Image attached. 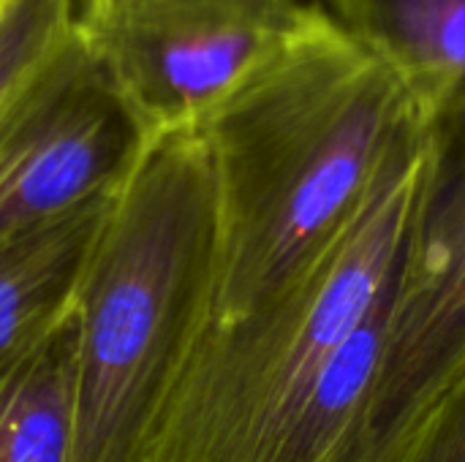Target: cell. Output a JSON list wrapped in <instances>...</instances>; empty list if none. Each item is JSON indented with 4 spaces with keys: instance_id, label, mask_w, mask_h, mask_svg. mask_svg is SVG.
Wrapping results in <instances>:
<instances>
[{
    "instance_id": "6da1fadb",
    "label": "cell",
    "mask_w": 465,
    "mask_h": 462,
    "mask_svg": "<svg viewBox=\"0 0 465 462\" xmlns=\"http://www.w3.org/2000/svg\"><path fill=\"white\" fill-rule=\"evenodd\" d=\"M218 193L210 321L270 302L430 131L403 82L316 5L202 125Z\"/></svg>"
},
{
    "instance_id": "7a4b0ae2",
    "label": "cell",
    "mask_w": 465,
    "mask_h": 462,
    "mask_svg": "<svg viewBox=\"0 0 465 462\" xmlns=\"http://www.w3.org/2000/svg\"><path fill=\"white\" fill-rule=\"evenodd\" d=\"M218 193L202 128L158 133L120 185L76 291L71 462H150L213 313Z\"/></svg>"
},
{
    "instance_id": "3957f363",
    "label": "cell",
    "mask_w": 465,
    "mask_h": 462,
    "mask_svg": "<svg viewBox=\"0 0 465 462\" xmlns=\"http://www.w3.org/2000/svg\"><path fill=\"white\" fill-rule=\"evenodd\" d=\"M428 136L384 166L346 226L270 302L234 321H207L150 462H286L341 351L398 283Z\"/></svg>"
},
{
    "instance_id": "277c9868",
    "label": "cell",
    "mask_w": 465,
    "mask_h": 462,
    "mask_svg": "<svg viewBox=\"0 0 465 462\" xmlns=\"http://www.w3.org/2000/svg\"><path fill=\"white\" fill-rule=\"evenodd\" d=\"M308 11L302 0H79L74 27L158 136L199 128Z\"/></svg>"
},
{
    "instance_id": "5b68a950",
    "label": "cell",
    "mask_w": 465,
    "mask_h": 462,
    "mask_svg": "<svg viewBox=\"0 0 465 462\" xmlns=\"http://www.w3.org/2000/svg\"><path fill=\"white\" fill-rule=\"evenodd\" d=\"M465 365V98L430 123L428 169L354 462H395Z\"/></svg>"
},
{
    "instance_id": "8992f818",
    "label": "cell",
    "mask_w": 465,
    "mask_h": 462,
    "mask_svg": "<svg viewBox=\"0 0 465 462\" xmlns=\"http://www.w3.org/2000/svg\"><path fill=\"white\" fill-rule=\"evenodd\" d=\"M153 139L74 27L0 112V237L117 193Z\"/></svg>"
},
{
    "instance_id": "52a82bcc",
    "label": "cell",
    "mask_w": 465,
    "mask_h": 462,
    "mask_svg": "<svg viewBox=\"0 0 465 462\" xmlns=\"http://www.w3.org/2000/svg\"><path fill=\"white\" fill-rule=\"evenodd\" d=\"M381 60L433 123L465 98V0H311Z\"/></svg>"
},
{
    "instance_id": "ba28073f",
    "label": "cell",
    "mask_w": 465,
    "mask_h": 462,
    "mask_svg": "<svg viewBox=\"0 0 465 462\" xmlns=\"http://www.w3.org/2000/svg\"><path fill=\"white\" fill-rule=\"evenodd\" d=\"M114 196L0 237V362L25 351L74 308Z\"/></svg>"
},
{
    "instance_id": "9c48e42d",
    "label": "cell",
    "mask_w": 465,
    "mask_h": 462,
    "mask_svg": "<svg viewBox=\"0 0 465 462\" xmlns=\"http://www.w3.org/2000/svg\"><path fill=\"white\" fill-rule=\"evenodd\" d=\"M76 310L0 362V462H71L76 436Z\"/></svg>"
},
{
    "instance_id": "30bf717a",
    "label": "cell",
    "mask_w": 465,
    "mask_h": 462,
    "mask_svg": "<svg viewBox=\"0 0 465 462\" xmlns=\"http://www.w3.org/2000/svg\"><path fill=\"white\" fill-rule=\"evenodd\" d=\"M79 0H11L0 14V112L71 35Z\"/></svg>"
},
{
    "instance_id": "8fae6325",
    "label": "cell",
    "mask_w": 465,
    "mask_h": 462,
    "mask_svg": "<svg viewBox=\"0 0 465 462\" xmlns=\"http://www.w3.org/2000/svg\"><path fill=\"white\" fill-rule=\"evenodd\" d=\"M395 462H465V365L425 411Z\"/></svg>"
},
{
    "instance_id": "7c38bea8",
    "label": "cell",
    "mask_w": 465,
    "mask_h": 462,
    "mask_svg": "<svg viewBox=\"0 0 465 462\" xmlns=\"http://www.w3.org/2000/svg\"><path fill=\"white\" fill-rule=\"evenodd\" d=\"M8 3H11V0H0V14H3V11L8 8Z\"/></svg>"
}]
</instances>
